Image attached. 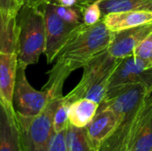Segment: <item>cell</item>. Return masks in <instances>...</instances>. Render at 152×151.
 <instances>
[{
    "mask_svg": "<svg viewBox=\"0 0 152 151\" xmlns=\"http://www.w3.org/2000/svg\"><path fill=\"white\" fill-rule=\"evenodd\" d=\"M111 32L102 20L92 26L83 22L71 33L58 53L53 67L48 71V80L43 90L50 99L61 98L63 85L69 76L78 69H83L97 54L108 50L113 38Z\"/></svg>",
    "mask_w": 152,
    "mask_h": 151,
    "instance_id": "cell-1",
    "label": "cell"
},
{
    "mask_svg": "<svg viewBox=\"0 0 152 151\" xmlns=\"http://www.w3.org/2000/svg\"><path fill=\"white\" fill-rule=\"evenodd\" d=\"M18 63L28 67L37 63L45 51V24L41 7L23 5L16 17Z\"/></svg>",
    "mask_w": 152,
    "mask_h": 151,
    "instance_id": "cell-2",
    "label": "cell"
},
{
    "mask_svg": "<svg viewBox=\"0 0 152 151\" xmlns=\"http://www.w3.org/2000/svg\"><path fill=\"white\" fill-rule=\"evenodd\" d=\"M120 59L114 58L108 50L97 54L84 68L79 83L63 100L70 104L79 99H89L99 105L104 101L110 77Z\"/></svg>",
    "mask_w": 152,
    "mask_h": 151,
    "instance_id": "cell-3",
    "label": "cell"
},
{
    "mask_svg": "<svg viewBox=\"0 0 152 151\" xmlns=\"http://www.w3.org/2000/svg\"><path fill=\"white\" fill-rule=\"evenodd\" d=\"M61 98L50 100L44 110L35 117L15 114L22 150L48 151L54 133L53 115Z\"/></svg>",
    "mask_w": 152,
    "mask_h": 151,
    "instance_id": "cell-4",
    "label": "cell"
},
{
    "mask_svg": "<svg viewBox=\"0 0 152 151\" xmlns=\"http://www.w3.org/2000/svg\"><path fill=\"white\" fill-rule=\"evenodd\" d=\"M26 68L18 63L12 104L15 114L35 117L44 110L51 99L46 91H37L31 86L26 77Z\"/></svg>",
    "mask_w": 152,
    "mask_h": 151,
    "instance_id": "cell-5",
    "label": "cell"
},
{
    "mask_svg": "<svg viewBox=\"0 0 152 151\" xmlns=\"http://www.w3.org/2000/svg\"><path fill=\"white\" fill-rule=\"evenodd\" d=\"M142 84L152 91V65L134 56L120 59L113 71L107 92L126 85Z\"/></svg>",
    "mask_w": 152,
    "mask_h": 151,
    "instance_id": "cell-6",
    "label": "cell"
},
{
    "mask_svg": "<svg viewBox=\"0 0 152 151\" xmlns=\"http://www.w3.org/2000/svg\"><path fill=\"white\" fill-rule=\"evenodd\" d=\"M45 24V54L48 64H51L78 25H72L64 21L54 11L52 1L41 6Z\"/></svg>",
    "mask_w": 152,
    "mask_h": 151,
    "instance_id": "cell-7",
    "label": "cell"
},
{
    "mask_svg": "<svg viewBox=\"0 0 152 151\" xmlns=\"http://www.w3.org/2000/svg\"><path fill=\"white\" fill-rule=\"evenodd\" d=\"M152 150V93L144 101L126 144V151Z\"/></svg>",
    "mask_w": 152,
    "mask_h": 151,
    "instance_id": "cell-8",
    "label": "cell"
},
{
    "mask_svg": "<svg viewBox=\"0 0 152 151\" xmlns=\"http://www.w3.org/2000/svg\"><path fill=\"white\" fill-rule=\"evenodd\" d=\"M151 31L152 22L115 32L108 48V52L111 56L117 59L133 56L135 46Z\"/></svg>",
    "mask_w": 152,
    "mask_h": 151,
    "instance_id": "cell-9",
    "label": "cell"
},
{
    "mask_svg": "<svg viewBox=\"0 0 152 151\" xmlns=\"http://www.w3.org/2000/svg\"><path fill=\"white\" fill-rule=\"evenodd\" d=\"M17 67L18 57L16 53L0 52V102L12 114H15L12 98Z\"/></svg>",
    "mask_w": 152,
    "mask_h": 151,
    "instance_id": "cell-10",
    "label": "cell"
},
{
    "mask_svg": "<svg viewBox=\"0 0 152 151\" xmlns=\"http://www.w3.org/2000/svg\"><path fill=\"white\" fill-rule=\"evenodd\" d=\"M118 119L114 111L107 107H100L94 117L86 127L88 138L97 151L101 145L112 134Z\"/></svg>",
    "mask_w": 152,
    "mask_h": 151,
    "instance_id": "cell-11",
    "label": "cell"
},
{
    "mask_svg": "<svg viewBox=\"0 0 152 151\" xmlns=\"http://www.w3.org/2000/svg\"><path fill=\"white\" fill-rule=\"evenodd\" d=\"M106 27L111 32H118L126 28L138 27L152 22V12L126 11L110 12L102 18Z\"/></svg>",
    "mask_w": 152,
    "mask_h": 151,
    "instance_id": "cell-12",
    "label": "cell"
},
{
    "mask_svg": "<svg viewBox=\"0 0 152 151\" xmlns=\"http://www.w3.org/2000/svg\"><path fill=\"white\" fill-rule=\"evenodd\" d=\"M0 151H23L15 114L0 102Z\"/></svg>",
    "mask_w": 152,
    "mask_h": 151,
    "instance_id": "cell-13",
    "label": "cell"
},
{
    "mask_svg": "<svg viewBox=\"0 0 152 151\" xmlns=\"http://www.w3.org/2000/svg\"><path fill=\"white\" fill-rule=\"evenodd\" d=\"M99 104L89 99H79L69 104V123L76 127H86L96 115Z\"/></svg>",
    "mask_w": 152,
    "mask_h": 151,
    "instance_id": "cell-14",
    "label": "cell"
},
{
    "mask_svg": "<svg viewBox=\"0 0 152 151\" xmlns=\"http://www.w3.org/2000/svg\"><path fill=\"white\" fill-rule=\"evenodd\" d=\"M0 52L3 53L17 52L16 18L4 14L1 9H0Z\"/></svg>",
    "mask_w": 152,
    "mask_h": 151,
    "instance_id": "cell-15",
    "label": "cell"
},
{
    "mask_svg": "<svg viewBox=\"0 0 152 151\" xmlns=\"http://www.w3.org/2000/svg\"><path fill=\"white\" fill-rule=\"evenodd\" d=\"M100 6L102 16L126 11L152 12V0H101Z\"/></svg>",
    "mask_w": 152,
    "mask_h": 151,
    "instance_id": "cell-16",
    "label": "cell"
},
{
    "mask_svg": "<svg viewBox=\"0 0 152 151\" xmlns=\"http://www.w3.org/2000/svg\"><path fill=\"white\" fill-rule=\"evenodd\" d=\"M65 136L67 151H97L88 138L86 127H76L69 124Z\"/></svg>",
    "mask_w": 152,
    "mask_h": 151,
    "instance_id": "cell-17",
    "label": "cell"
},
{
    "mask_svg": "<svg viewBox=\"0 0 152 151\" xmlns=\"http://www.w3.org/2000/svg\"><path fill=\"white\" fill-rule=\"evenodd\" d=\"M55 12L66 22L72 25H79L83 22L82 14L76 7H69L52 1Z\"/></svg>",
    "mask_w": 152,
    "mask_h": 151,
    "instance_id": "cell-18",
    "label": "cell"
},
{
    "mask_svg": "<svg viewBox=\"0 0 152 151\" xmlns=\"http://www.w3.org/2000/svg\"><path fill=\"white\" fill-rule=\"evenodd\" d=\"M69 107L63 97L61 98L59 105L57 106L53 115V131L54 133H60L65 131L69 125Z\"/></svg>",
    "mask_w": 152,
    "mask_h": 151,
    "instance_id": "cell-19",
    "label": "cell"
},
{
    "mask_svg": "<svg viewBox=\"0 0 152 151\" xmlns=\"http://www.w3.org/2000/svg\"><path fill=\"white\" fill-rule=\"evenodd\" d=\"M101 0H95L84 6L80 12L82 14L83 23L86 26H92L100 21L102 18V13L100 6Z\"/></svg>",
    "mask_w": 152,
    "mask_h": 151,
    "instance_id": "cell-20",
    "label": "cell"
},
{
    "mask_svg": "<svg viewBox=\"0 0 152 151\" xmlns=\"http://www.w3.org/2000/svg\"><path fill=\"white\" fill-rule=\"evenodd\" d=\"M133 56L152 65V31L134 49Z\"/></svg>",
    "mask_w": 152,
    "mask_h": 151,
    "instance_id": "cell-21",
    "label": "cell"
},
{
    "mask_svg": "<svg viewBox=\"0 0 152 151\" xmlns=\"http://www.w3.org/2000/svg\"><path fill=\"white\" fill-rule=\"evenodd\" d=\"M65 133L66 130L53 133L49 144L48 151H67Z\"/></svg>",
    "mask_w": 152,
    "mask_h": 151,
    "instance_id": "cell-22",
    "label": "cell"
},
{
    "mask_svg": "<svg viewBox=\"0 0 152 151\" xmlns=\"http://www.w3.org/2000/svg\"><path fill=\"white\" fill-rule=\"evenodd\" d=\"M21 6L19 0H0V9L4 14L11 17L16 18Z\"/></svg>",
    "mask_w": 152,
    "mask_h": 151,
    "instance_id": "cell-23",
    "label": "cell"
},
{
    "mask_svg": "<svg viewBox=\"0 0 152 151\" xmlns=\"http://www.w3.org/2000/svg\"><path fill=\"white\" fill-rule=\"evenodd\" d=\"M52 0H19L21 5L30 6V7H41L45 3H48Z\"/></svg>",
    "mask_w": 152,
    "mask_h": 151,
    "instance_id": "cell-24",
    "label": "cell"
},
{
    "mask_svg": "<svg viewBox=\"0 0 152 151\" xmlns=\"http://www.w3.org/2000/svg\"><path fill=\"white\" fill-rule=\"evenodd\" d=\"M53 2H56L60 4L69 6V7H74L77 4V0H52Z\"/></svg>",
    "mask_w": 152,
    "mask_h": 151,
    "instance_id": "cell-25",
    "label": "cell"
},
{
    "mask_svg": "<svg viewBox=\"0 0 152 151\" xmlns=\"http://www.w3.org/2000/svg\"><path fill=\"white\" fill-rule=\"evenodd\" d=\"M94 1H95V0H77V4L74 7H76L77 10L80 11L84 6H86V4H90V3H92Z\"/></svg>",
    "mask_w": 152,
    "mask_h": 151,
    "instance_id": "cell-26",
    "label": "cell"
},
{
    "mask_svg": "<svg viewBox=\"0 0 152 151\" xmlns=\"http://www.w3.org/2000/svg\"><path fill=\"white\" fill-rule=\"evenodd\" d=\"M151 151H152V150H151Z\"/></svg>",
    "mask_w": 152,
    "mask_h": 151,
    "instance_id": "cell-27",
    "label": "cell"
}]
</instances>
